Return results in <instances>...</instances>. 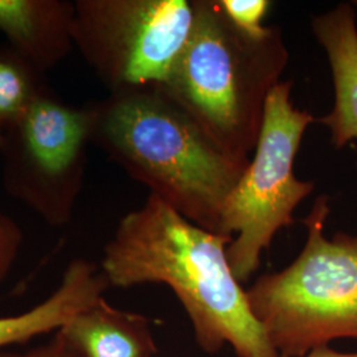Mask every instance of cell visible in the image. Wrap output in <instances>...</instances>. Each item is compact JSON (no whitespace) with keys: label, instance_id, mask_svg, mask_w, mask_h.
<instances>
[{"label":"cell","instance_id":"obj_1","mask_svg":"<svg viewBox=\"0 0 357 357\" xmlns=\"http://www.w3.org/2000/svg\"><path fill=\"white\" fill-rule=\"evenodd\" d=\"M231 240L199 228L150 195L121 220L105 246L101 271L115 287L167 284L191 320L197 344L209 355L230 345L237 357H280L230 268Z\"/></svg>","mask_w":357,"mask_h":357},{"label":"cell","instance_id":"obj_2","mask_svg":"<svg viewBox=\"0 0 357 357\" xmlns=\"http://www.w3.org/2000/svg\"><path fill=\"white\" fill-rule=\"evenodd\" d=\"M91 143L178 215L221 234L224 206L249 165L231 159L162 88L91 103Z\"/></svg>","mask_w":357,"mask_h":357},{"label":"cell","instance_id":"obj_3","mask_svg":"<svg viewBox=\"0 0 357 357\" xmlns=\"http://www.w3.org/2000/svg\"><path fill=\"white\" fill-rule=\"evenodd\" d=\"M190 38L163 86L217 146L249 165L266 101L289 63L278 26L250 35L236 26L221 0H192Z\"/></svg>","mask_w":357,"mask_h":357},{"label":"cell","instance_id":"obj_4","mask_svg":"<svg viewBox=\"0 0 357 357\" xmlns=\"http://www.w3.org/2000/svg\"><path fill=\"white\" fill-rule=\"evenodd\" d=\"M326 195L303 220L307 240L293 264L246 290L255 320L280 357H305L342 337L357 339V236L324 234Z\"/></svg>","mask_w":357,"mask_h":357},{"label":"cell","instance_id":"obj_5","mask_svg":"<svg viewBox=\"0 0 357 357\" xmlns=\"http://www.w3.org/2000/svg\"><path fill=\"white\" fill-rule=\"evenodd\" d=\"M291 81L280 82L266 101L253 160L229 195L221 234L233 238L227 257L234 277L248 281L275 234L293 225L295 208L314 191V183L294 175V160L314 116L294 107Z\"/></svg>","mask_w":357,"mask_h":357},{"label":"cell","instance_id":"obj_6","mask_svg":"<svg viewBox=\"0 0 357 357\" xmlns=\"http://www.w3.org/2000/svg\"><path fill=\"white\" fill-rule=\"evenodd\" d=\"M73 44L110 93L163 86L193 26L187 0H77Z\"/></svg>","mask_w":357,"mask_h":357},{"label":"cell","instance_id":"obj_7","mask_svg":"<svg viewBox=\"0 0 357 357\" xmlns=\"http://www.w3.org/2000/svg\"><path fill=\"white\" fill-rule=\"evenodd\" d=\"M93 110L76 107L51 90L0 131L7 192L53 227L68 224L84 185Z\"/></svg>","mask_w":357,"mask_h":357},{"label":"cell","instance_id":"obj_8","mask_svg":"<svg viewBox=\"0 0 357 357\" xmlns=\"http://www.w3.org/2000/svg\"><path fill=\"white\" fill-rule=\"evenodd\" d=\"M75 1L0 0V32L40 72L60 64L75 48Z\"/></svg>","mask_w":357,"mask_h":357},{"label":"cell","instance_id":"obj_9","mask_svg":"<svg viewBox=\"0 0 357 357\" xmlns=\"http://www.w3.org/2000/svg\"><path fill=\"white\" fill-rule=\"evenodd\" d=\"M312 31L331 65L335 105L319 123L330 128L337 149L357 139V28L351 4H339L312 19Z\"/></svg>","mask_w":357,"mask_h":357},{"label":"cell","instance_id":"obj_10","mask_svg":"<svg viewBox=\"0 0 357 357\" xmlns=\"http://www.w3.org/2000/svg\"><path fill=\"white\" fill-rule=\"evenodd\" d=\"M109 287L101 268L86 259L72 261L59 287L45 301L19 315L0 318V349L59 331L76 314L103 299Z\"/></svg>","mask_w":357,"mask_h":357},{"label":"cell","instance_id":"obj_11","mask_svg":"<svg viewBox=\"0 0 357 357\" xmlns=\"http://www.w3.org/2000/svg\"><path fill=\"white\" fill-rule=\"evenodd\" d=\"M56 332L79 357H155L158 354L150 320L110 306L105 298Z\"/></svg>","mask_w":357,"mask_h":357},{"label":"cell","instance_id":"obj_12","mask_svg":"<svg viewBox=\"0 0 357 357\" xmlns=\"http://www.w3.org/2000/svg\"><path fill=\"white\" fill-rule=\"evenodd\" d=\"M43 75L8 44L0 45V131L13 125L48 90Z\"/></svg>","mask_w":357,"mask_h":357},{"label":"cell","instance_id":"obj_13","mask_svg":"<svg viewBox=\"0 0 357 357\" xmlns=\"http://www.w3.org/2000/svg\"><path fill=\"white\" fill-rule=\"evenodd\" d=\"M224 11L230 20L250 35H258L265 31L262 19L268 13V0H221Z\"/></svg>","mask_w":357,"mask_h":357},{"label":"cell","instance_id":"obj_14","mask_svg":"<svg viewBox=\"0 0 357 357\" xmlns=\"http://www.w3.org/2000/svg\"><path fill=\"white\" fill-rule=\"evenodd\" d=\"M23 241L22 230L13 218L0 212V281L8 274Z\"/></svg>","mask_w":357,"mask_h":357},{"label":"cell","instance_id":"obj_15","mask_svg":"<svg viewBox=\"0 0 357 357\" xmlns=\"http://www.w3.org/2000/svg\"><path fill=\"white\" fill-rule=\"evenodd\" d=\"M0 357H79L76 351L68 345L64 339L56 332L51 342L32 348L26 352H0Z\"/></svg>","mask_w":357,"mask_h":357},{"label":"cell","instance_id":"obj_16","mask_svg":"<svg viewBox=\"0 0 357 357\" xmlns=\"http://www.w3.org/2000/svg\"><path fill=\"white\" fill-rule=\"evenodd\" d=\"M305 357H357V354H342L331 349L328 345L319 347L308 352Z\"/></svg>","mask_w":357,"mask_h":357},{"label":"cell","instance_id":"obj_17","mask_svg":"<svg viewBox=\"0 0 357 357\" xmlns=\"http://www.w3.org/2000/svg\"><path fill=\"white\" fill-rule=\"evenodd\" d=\"M354 4H357V1H355V3H354Z\"/></svg>","mask_w":357,"mask_h":357},{"label":"cell","instance_id":"obj_18","mask_svg":"<svg viewBox=\"0 0 357 357\" xmlns=\"http://www.w3.org/2000/svg\"><path fill=\"white\" fill-rule=\"evenodd\" d=\"M0 138H1V135H0Z\"/></svg>","mask_w":357,"mask_h":357}]
</instances>
